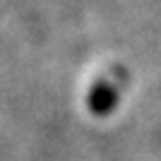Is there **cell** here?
<instances>
[{"label": "cell", "mask_w": 161, "mask_h": 161, "mask_svg": "<svg viewBox=\"0 0 161 161\" xmlns=\"http://www.w3.org/2000/svg\"><path fill=\"white\" fill-rule=\"evenodd\" d=\"M115 99H118V87H115L113 80H103L99 84H94L92 89V94H89V108L94 111V113L103 115L108 113L111 108H113Z\"/></svg>", "instance_id": "obj_1"}]
</instances>
